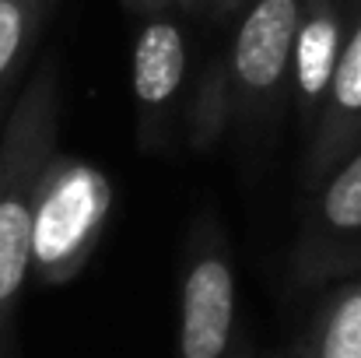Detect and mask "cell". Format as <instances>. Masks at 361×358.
Segmentation results:
<instances>
[{
	"label": "cell",
	"mask_w": 361,
	"mask_h": 358,
	"mask_svg": "<svg viewBox=\"0 0 361 358\" xmlns=\"http://www.w3.org/2000/svg\"><path fill=\"white\" fill-rule=\"evenodd\" d=\"M113 215V183L88 158L49 155L32 211V263L28 281L35 285H67L74 281Z\"/></svg>",
	"instance_id": "obj_3"
},
{
	"label": "cell",
	"mask_w": 361,
	"mask_h": 358,
	"mask_svg": "<svg viewBox=\"0 0 361 358\" xmlns=\"http://www.w3.org/2000/svg\"><path fill=\"white\" fill-rule=\"evenodd\" d=\"M274 358H288V355H274Z\"/></svg>",
	"instance_id": "obj_14"
},
{
	"label": "cell",
	"mask_w": 361,
	"mask_h": 358,
	"mask_svg": "<svg viewBox=\"0 0 361 358\" xmlns=\"http://www.w3.org/2000/svg\"><path fill=\"white\" fill-rule=\"evenodd\" d=\"M355 4H358V7H361V0H355Z\"/></svg>",
	"instance_id": "obj_15"
},
{
	"label": "cell",
	"mask_w": 361,
	"mask_h": 358,
	"mask_svg": "<svg viewBox=\"0 0 361 358\" xmlns=\"http://www.w3.org/2000/svg\"><path fill=\"white\" fill-rule=\"evenodd\" d=\"M49 4L53 0H0V113L14 102L11 95L39 42Z\"/></svg>",
	"instance_id": "obj_10"
},
{
	"label": "cell",
	"mask_w": 361,
	"mask_h": 358,
	"mask_svg": "<svg viewBox=\"0 0 361 358\" xmlns=\"http://www.w3.org/2000/svg\"><path fill=\"white\" fill-rule=\"evenodd\" d=\"M344 35H348V21H344V11L337 0H302L288 85L295 92V102L302 109V119L309 123V130L319 117L323 95L330 88Z\"/></svg>",
	"instance_id": "obj_8"
},
{
	"label": "cell",
	"mask_w": 361,
	"mask_h": 358,
	"mask_svg": "<svg viewBox=\"0 0 361 358\" xmlns=\"http://www.w3.org/2000/svg\"><path fill=\"white\" fill-rule=\"evenodd\" d=\"M60 137V67L46 56L0 126V358H14V316L28 285L35 190Z\"/></svg>",
	"instance_id": "obj_1"
},
{
	"label": "cell",
	"mask_w": 361,
	"mask_h": 358,
	"mask_svg": "<svg viewBox=\"0 0 361 358\" xmlns=\"http://www.w3.org/2000/svg\"><path fill=\"white\" fill-rule=\"evenodd\" d=\"M295 358H361V278H344L330 288Z\"/></svg>",
	"instance_id": "obj_9"
},
{
	"label": "cell",
	"mask_w": 361,
	"mask_h": 358,
	"mask_svg": "<svg viewBox=\"0 0 361 358\" xmlns=\"http://www.w3.org/2000/svg\"><path fill=\"white\" fill-rule=\"evenodd\" d=\"M361 274V144L316 183L291 278L298 285H326Z\"/></svg>",
	"instance_id": "obj_5"
},
{
	"label": "cell",
	"mask_w": 361,
	"mask_h": 358,
	"mask_svg": "<svg viewBox=\"0 0 361 358\" xmlns=\"http://www.w3.org/2000/svg\"><path fill=\"white\" fill-rule=\"evenodd\" d=\"M186 64H190V49H186V35L179 21L169 18V11L147 14L133 42V67H130L144 133H154V130L161 133L172 102L179 99Z\"/></svg>",
	"instance_id": "obj_6"
},
{
	"label": "cell",
	"mask_w": 361,
	"mask_h": 358,
	"mask_svg": "<svg viewBox=\"0 0 361 358\" xmlns=\"http://www.w3.org/2000/svg\"><path fill=\"white\" fill-rule=\"evenodd\" d=\"M130 11H137V14H161V11H169L176 0H123Z\"/></svg>",
	"instance_id": "obj_11"
},
{
	"label": "cell",
	"mask_w": 361,
	"mask_h": 358,
	"mask_svg": "<svg viewBox=\"0 0 361 358\" xmlns=\"http://www.w3.org/2000/svg\"><path fill=\"white\" fill-rule=\"evenodd\" d=\"M298 14L302 0H249L239 11L228 49L207 67L193 95V148H211L228 126L267 117L277 106L288 88Z\"/></svg>",
	"instance_id": "obj_2"
},
{
	"label": "cell",
	"mask_w": 361,
	"mask_h": 358,
	"mask_svg": "<svg viewBox=\"0 0 361 358\" xmlns=\"http://www.w3.org/2000/svg\"><path fill=\"white\" fill-rule=\"evenodd\" d=\"M239 285L225 232L214 218H197L179 278V355L235 358Z\"/></svg>",
	"instance_id": "obj_4"
},
{
	"label": "cell",
	"mask_w": 361,
	"mask_h": 358,
	"mask_svg": "<svg viewBox=\"0 0 361 358\" xmlns=\"http://www.w3.org/2000/svg\"><path fill=\"white\" fill-rule=\"evenodd\" d=\"M245 4L249 0H207V11H214L218 18H232V14H239Z\"/></svg>",
	"instance_id": "obj_12"
},
{
	"label": "cell",
	"mask_w": 361,
	"mask_h": 358,
	"mask_svg": "<svg viewBox=\"0 0 361 358\" xmlns=\"http://www.w3.org/2000/svg\"><path fill=\"white\" fill-rule=\"evenodd\" d=\"M361 144V14L348 28L330 88L323 95L319 117L312 123L309 179L319 183Z\"/></svg>",
	"instance_id": "obj_7"
},
{
	"label": "cell",
	"mask_w": 361,
	"mask_h": 358,
	"mask_svg": "<svg viewBox=\"0 0 361 358\" xmlns=\"http://www.w3.org/2000/svg\"><path fill=\"white\" fill-rule=\"evenodd\" d=\"M172 7H176V11H186V14H197V11L207 7V0H176Z\"/></svg>",
	"instance_id": "obj_13"
}]
</instances>
